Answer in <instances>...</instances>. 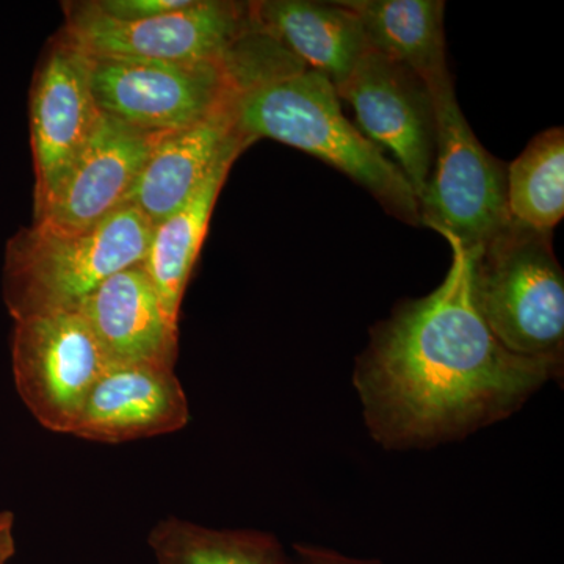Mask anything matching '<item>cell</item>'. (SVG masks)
Returning <instances> with one entry per match:
<instances>
[{
    "label": "cell",
    "mask_w": 564,
    "mask_h": 564,
    "mask_svg": "<svg viewBox=\"0 0 564 564\" xmlns=\"http://www.w3.org/2000/svg\"><path fill=\"white\" fill-rule=\"evenodd\" d=\"M440 288L377 323L352 386L375 443L389 451L455 443L518 413L563 367L497 340L470 299V254L447 239Z\"/></svg>",
    "instance_id": "6da1fadb"
},
{
    "label": "cell",
    "mask_w": 564,
    "mask_h": 564,
    "mask_svg": "<svg viewBox=\"0 0 564 564\" xmlns=\"http://www.w3.org/2000/svg\"><path fill=\"white\" fill-rule=\"evenodd\" d=\"M236 117L251 143L272 139L321 159L366 188L397 220L421 226L410 182L348 121L336 87L322 74L303 66L259 82L240 93Z\"/></svg>",
    "instance_id": "7a4b0ae2"
},
{
    "label": "cell",
    "mask_w": 564,
    "mask_h": 564,
    "mask_svg": "<svg viewBox=\"0 0 564 564\" xmlns=\"http://www.w3.org/2000/svg\"><path fill=\"white\" fill-rule=\"evenodd\" d=\"M152 231L131 204L82 231L33 223L7 247L3 300L11 317L79 311L110 276L143 265Z\"/></svg>",
    "instance_id": "3957f363"
},
{
    "label": "cell",
    "mask_w": 564,
    "mask_h": 564,
    "mask_svg": "<svg viewBox=\"0 0 564 564\" xmlns=\"http://www.w3.org/2000/svg\"><path fill=\"white\" fill-rule=\"evenodd\" d=\"M470 254V299L500 344L563 367L564 274L552 232L511 221Z\"/></svg>",
    "instance_id": "277c9868"
},
{
    "label": "cell",
    "mask_w": 564,
    "mask_h": 564,
    "mask_svg": "<svg viewBox=\"0 0 564 564\" xmlns=\"http://www.w3.org/2000/svg\"><path fill=\"white\" fill-rule=\"evenodd\" d=\"M436 154L419 198L421 225L478 251L511 225L507 169L485 150L456 101L455 87L432 93Z\"/></svg>",
    "instance_id": "5b68a950"
},
{
    "label": "cell",
    "mask_w": 564,
    "mask_h": 564,
    "mask_svg": "<svg viewBox=\"0 0 564 564\" xmlns=\"http://www.w3.org/2000/svg\"><path fill=\"white\" fill-rule=\"evenodd\" d=\"M65 32L90 57L198 63L226 61L258 28L251 2L193 0L185 9L141 21L106 17L93 2L70 3Z\"/></svg>",
    "instance_id": "8992f818"
},
{
    "label": "cell",
    "mask_w": 564,
    "mask_h": 564,
    "mask_svg": "<svg viewBox=\"0 0 564 564\" xmlns=\"http://www.w3.org/2000/svg\"><path fill=\"white\" fill-rule=\"evenodd\" d=\"M11 364L17 391L50 432L70 434L107 364L79 311L14 321Z\"/></svg>",
    "instance_id": "52a82bcc"
},
{
    "label": "cell",
    "mask_w": 564,
    "mask_h": 564,
    "mask_svg": "<svg viewBox=\"0 0 564 564\" xmlns=\"http://www.w3.org/2000/svg\"><path fill=\"white\" fill-rule=\"evenodd\" d=\"M337 95L350 104L359 132L395 158L419 202L436 154V118L425 84L402 63L369 50Z\"/></svg>",
    "instance_id": "ba28073f"
},
{
    "label": "cell",
    "mask_w": 564,
    "mask_h": 564,
    "mask_svg": "<svg viewBox=\"0 0 564 564\" xmlns=\"http://www.w3.org/2000/svg\"><path fill=\"white\" fill-rule=\"evenodd\" d=\"M166 132L141 131L104 113L61 181L35 209V221L61 231L98 225L128 204L155 144Z\"/></svg>",
    "instance_id": "9c48e42d"
},
{
    "label": "cell",
    "mask_w": 564,
    "mask_h": 564,
    "mask_svg": "<svg viewBox=\"0 0 564 564\" xmlns=\"http://www.w3.org/2000/svg\"><path fill=\"white\" fill-rule=\"evenodd\" d=\"M101 115L91 87L90 55L61 35L50 47L32 85L35 209L90 139Z\"/></svg>",
    "instance_id": "30bf717a"
},
{
    "label": "cell",
    "mask_w": 564,
    "mask_h": 564,
    "mask_svg": "<svg viewBox=\"0 0 564 564\" xmlns=\"http://www.w3.org/2000/svg\"><path fill=\"white\" fill-rule=\"evenodd\" d=\"M188 421L187 395L172 367L107 366L70 434L122 444L180 432Z\"/></svg>",
    "instance_id": "8fae6325"
},
{
    "label": "cell",
    "mask_w": 564,
    "mask_h": 564,
    "mask_svg": "<svg viewBox=\"0 0 564 564\" xmlns=\"http://www.w3.org/2000/svg\"><path fill=\"white\" fill-rule=\"evenodd\" d=\"M79 313L107 366H176L180 325L166 315L143 265L110 276Z\"/></svg>",
    "instance_id": "7c38bea8"
},
{
    "label": "cell",
    "mask_w": 564,
    "mask_h": 564,
    "mask_svg": "<svg viewBox=\"0 0 564 564\" xmlns=\"http://www.w3.org/2000/svg\"><path fill=\"white\" fill-rule=\"evenodd\" d=\"M237 98L155 144L128 198L152 225L176 214L232 147L252 144L237 128Z\"/></svg>",
    "instance_id": "4fadbf2b"
},
{
    "label": "cell",
    "mask_w": 564,
    "mask_h": 564,
    "mask_svg": "<svg viewBox=\"0 0 564 564\" xmlns=\"http://www.w3.org/2000/svg\"><path fill=\"white\" fill-rule=\"evenodd\" d=\"M251 11L263 32L336 90L369 51L361 21L344 0H262L251 2Z\"/></svg>",
    "instance_id": "5bb4252c"
},
{
    "label": "cell",
    "mask_w": 564,
    "mask_h": 564,
    "mask_svg": "<svg viewBox=\"0 0 564 564\" xmlns=\"http://www.w3.org/2000/svg\"><path fill=\"white\" fill-rule=\"evenodd\" d=\"M361 21L369 50L402 63L430 95L454 85L445 57L443 0H344Z\"/></svg>",
    "instance_id": "9a60e30c"
},
{
    "label": "cell",
    "mask_w": 564,
    "mask_h": 564,
    "mask_svg": "<svg viewBox=\"0 0 564 564\" xmlns=\"http://www.w3.org/2000/svg\"><path fill=\"white\" fill-rule=\"evenodd\" d=\"M250 144L232 147L176 214L154 226L143 269L159 293L163 310L180 325L182 300L198 261L212 212L234 162Z\"/></svg>",
    "instance_id": "2e32d148"
},
{
    "label": "cell",
    "mask_w": 564,
    "mask_h": 564,
    "mask_svg": "<svg viewBox=\"0 0 564 564\" xmlns=\"http://www.w3.org/2000/svg\"><path fill=\"white\" fill-rule=\"evenodd\" d=\"M155 564H285L276 536L259 530H218L166 518L148 536Z\"/></svg>",
    "instance_id": "e0dca14e"
},
{
    "label": "cell",
    "mask_w": 564,
    "mask_h": 564,
    "mask_svg": "<svg viewBox=\"0 0 564 564\" xmlns=\"http://www.w3.org/2000/svg\"><path fill=\"white\" fill-rule=\"evenodd\" d=\"M511 220L534 231L552 232L564 217V132L538 133L507 169Z\"/></svg>",
    "instance_id": "ac0fdd59"
},
{
    "label": "cell",
    "mask_w": 564,
    "mask_h": 564,
    "mask_svg": "<svg viewBox=\"0 0 564 564\" xmlns=\"http://www.w3.org/2000/svg\"><path fill=\"white\" fill-rule=\"evenodd\" d=\"M193 0H98L95 9L120 21H141L185 9Z\"/></svg>",
    "instance_id": "d6986e66"
},
{
    "label": "cell",
    "mask_w": 564,
    "mask_h": 564,
    "mask_svg": "<svg viewBox=\"0 0 564 564\" xmlns=\"http://www.w3.org/2000/svg\"><path fill=\"white\" fill-rule=\"evenodd\" d=\"M285 564H383L377 560L355 558V556L340 554L334 549L321 545L296 544L293 555L285 560Z\"/></svg>",
    "instance_id": "ffe728a7"
},
{
    "label": "cell",
    "mask_w": 564,
    "mask_h": 564,
    "mask_svg": "<svg viewBox=\"0 0 564 564\" xmlns=\"http://www.w3.org/2000/svg\"><path fill=\"white\" fill-rule=\"evenodd\" d=\"M17 554V536H14V514L0 511V564H9Z\"/></svg>",
    "instance_id": "44dd1931"
}]
</instances>
